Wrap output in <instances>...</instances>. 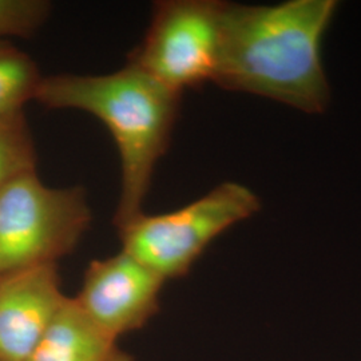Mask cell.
Returning <instances> with one entry per match:
<instances>
[{
  "label": "cell",
  "instance_id": "6da1fadb",
  "mask_svg": "<svg viewBox=\"0 0 361 361\" xmlns=\"http://www.w3.org/2000/svg\"><path fill=\"white\" fill-rule=\"evenodd\" d=\"M336 8L335 0H290L277 6L225 3L213 82L307 113L323 111L329 86L322 43Z\"/></svg>",
  "mask_w": 361,
  "mask_h": 361
},
{
  "label": "cell",
  "instance_id": "7a4b0ae2",
  "mask_svg": "<svg viewBox=\"0 0 361 361\" xmlns=\"http://www.w3.org/2000/svg\"><path fill=\"white\" fill-rule=\"evenodd\" d=\"M180 94L135 66L111 74L42 78L35 101L49 109H73L102 121L121 159L116 229L143 213L158 161L168 150Z\"/></svg>",
  "mask_w": 361,
  "mask_h": 361
},
{
  "label": "cell",
  "instance_id": "3957f363",
  "mask_svg": "<svg viewBox=\"0 0 361 361\" xmlns=\"http://www.w3.org/2000/svg\"><path fill=\"white\" fill-rule=\"evenodd\" d=\"M92 213L80 186L50 188L37 170L0 189V277L58 264L89 229Z\"/></svg>",
  "mask_w": 361,
  "mask_h": 361
},
{
  "label": "cell",
  "instance_id": "277c9868",
  "mask_svg": "<svg viewBox=\"0 0 361 361\" xmlns=\"http://www.w3.org/2000/svg\"><path fill=\"white\" fill-rule=\"evenodd\" d=\"M258 209L257 195L250 189L225 182L177 210L142 213L118 233L122 250L168 281L188 274L214 238Z\"/></svg>",
  "mask_w": 361,
  "mask_h": 361
},
{
  "label": "cell",
  "instance_id": "5b68a950",
  "mask_svg": "<svg viewBox=\"0 0 361 361\" xmlns=\"http://www.w3.org/2000/svg\"><path fill=\"white\" fill-rule=\"evenodd\" d=\"M224 4L217 0L157 1L145 38L128 63L178 94L213 82Z\"/></svg>",
  "mask_w": 361,
  "mask_h": 361
},
{
  "label": "cell",
  "instance_id": "8992f818",
  "mask_svg": "<svg viewBox=\"0 0 361 361\" xmlns=\"http://www.w3.org/2000/svg\"><path fill=\"white\" fill-rule=\"evenodd\" d=\"M165 283L121 249L111 257L91 261L74 300L104 332L119 338L141 329L154 317Z\"/></svg>",
  "mask_w": 361,
  "mask_h": 361
},
{
  "label": "cell",
  "instance_id": "52a82bcc",
  "mask_svg": "<svg viewBox=\"0 0 361 361\" xmlns=\"http://www.w3.org/2000/svg\"><path fill=\"white\" fill-rule=\"evenodd\" d=\"M58 264L0 277V361H28L66 301Z\"/></svg>",
  "mask_w": 361,
  "mask_h": 361
},
{
  "label": "cell",
  "instance_id": "ba28073f",
  "mask_svg": "<svg viewBox=\"0 0 361 361\" xmlns=\"http://www.w3.org/2000/svg\"><path fill=\"white\" fill-rule=\"evenodd\" d=\"M28 361H135L67 297Z\"/></svg>",
  "mask_w": 361,
  "mask_h": 361
},
{
  "label": "cell",
  "instance_id": "9c48e42d",
  "mask_svg": "<svg viewBox=\"0 0 361 361\" xmlns=\"http://www.w3.org/2000/svg\"><path fill=\"white\" fill-rule=\"evenodd\" d=\"M38 66L7 39H0V118L23 111L42 80Z\"/></svg>",
  "mask_w": 361,
  "mask_h": 361
},
{
  "label": "cell",
  "instance_id": "30bf717a",
  "mask_svg": "<svg viewBox=\"0 0 361 361\" xmlns=\"http://www.w3.org/2000/svg\"><path fill=\"white\" fill-rule=\"evenodd\" d=\"M37 170V152L23 111L0 118V189L15 177Z\"/></svg>",
  "mask_w": 361,
  "mask_h": 361
},
{
  "label": "cell",
  "instance_id": "8fae6325",
  "mask_svg": "<svg viewBox=\"0 0 361 361\" xmlns=\"http://www.w3.org/2000/svg\"><path fill=\"white\" fill-rule=\"evenodd\" d=\"M50 13L51 4L44 0H0V39L32 37Z\"/></svg>",
  "mask_w": 361,
  "mask_h": 361
}]
</instances>
